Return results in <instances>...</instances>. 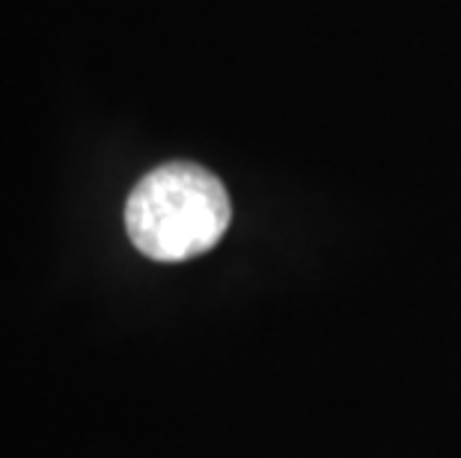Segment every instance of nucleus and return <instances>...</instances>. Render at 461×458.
<instances>
[{
  "label": "nucleus",
  "mask_w": 461,
  "mask_h": 458,
  "mask_svg": "<svg viewBox=\"0 0 461 458\" xmlns=\"http://www.w3.org/2000/svg\"><path fill=\"white\" fill-rule=\"evenodd\" d=\"M223 182L200 164L173 161L149 170L125 202L131 245L155 262H185L212 250L230 227Z\"/></svg>",
  "instance_id": "nucleus-1"
}]
</instances>
